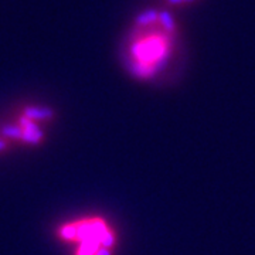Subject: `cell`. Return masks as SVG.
<instances>
[{"label":"cell","instance_id":"cell-2","mask_svg":"<svg viewBox=\"0 0 255 255\" xmlns=\"http://www.w3.org/2000/svg\"><path fill=\"white\" fill-rule=\"evenodd\" d=\"M65 241L77 243L74 255H112L118 236L107 220L101 217L77 220L58 230Z\"/></svg>","mask_w":255,"mask_h":255},{"label":"cell","instance_id":"cell-1","mask_svg":"<svg viewBox=\"0 0 255 255\" xmlns=\"http://www.w3.org/2000/svg\"><path fill=\"white\" fill-rule=\"evenodd\" d=\"M177 43V24L166 11L140 13L129 31L125 61L129 73L139 80H152L170 61Z\"/></svg>","mask_w":255,"mask_h":255}]
</instances>
